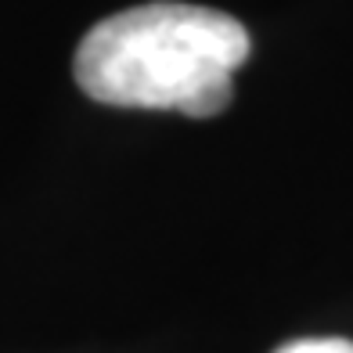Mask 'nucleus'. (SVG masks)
Returning a JSON list of instances; mask_svg holds the SVG:
<instances>
[{"instance_id":"nucleus-1","label":"nucleus","mask_w":353,"mask_h":353,"mask_svg":"<svg viewBox=\"0 0 353 353\" xmlns=\"http://www.w3.org/2000/svg\"><path fill=\"white\" fill-rule=\"evenodd\" d=\"M249 58L245 26L199 4H141L108 14L76 47V83L119 108H176L191 119L231 105L234 69Z\"/></svg>"},{"instance_id":"nucleus-2","label":"nucleus","mask_w":353,"mask_h":353,"mask_svg":"<svg viewBox=\"0 0 353 353\" xmlns=\"http://www.w3.org/2000/svg\"><path fill=\"white\" fill-rule=\"evenodd\" d=\"M278 353H353L350 339H296Z\"/></svg>"}]
</instances>
